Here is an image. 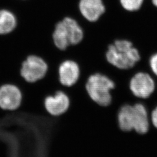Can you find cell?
<instances>
[{
	"label": "cell",
	"mask_w": 157,
	"mask_h": 157,
	"mask_svg": "<svg viewBox=\"0 0 157 157\" xmlns=\"http://www.w3.org/2000/svg\"><path fill=\"white\" fill-rule=\"evenodd\" d=\"M105 58L112 67L123 71L134 69L141 59L139 49L127 39H118L110 43L107 47Z\"/></svg>",
	"instance_id": "6da1fadb"
},
{
	"label": "cell",
	"mask_w": 157,
	"mask_h": 157,
	"mask_svg": "<svg viewBox=\"0 0 157 157\" xmlns=\"http://www.w3.org/2000/svg\"><path fill=\"white\" fill-rule=\"evenodd\" d=\"M84 31L78 21L72 17H64L56 23L52 33L55 46L61 51L79 44L84 39Z\"/></svg>",
	"instance_id": "7a4b0ae2"
},
{
	"label": "cell",
	"mask_w": 157,
	"mask_h": 157,
	"mask_svg": "<svg viewBox=\"0 0 157 157\" xmlns=\"http://www.w3.org/2000/svg\"><path fill=\"white\" fill-rule=\"evenodd\" d=\"M116 86L114 80L101 72L91 73L86 79L84 87L89 98L100 107H108L112 101V91Z\"/></svg>",
	"instance_id": "3957f363"
},
{
	"label": "cell",
	"mask_w": 157,
	"mask_h": 157,
	"mask_svg": "<svg viewBox=\"0 0 157 157\" xmlns=\"http://www.w3.org/2000/svg\"><path fill=\"white\" fill-rule=\"evenodd\" d=\"M156 78L147 71H136L129 79V90L139 101H145L150 98L156 90Z\"/></svg>",
	"instance_id": "277c9868"
},
{
	"label": "cell",
	"mask_w": 157,
	"mask_h": 157,
	"mask_svg": "<svg viewBox=\"0 0 157 157\" xmlns=\"http://www.w3.org/2000/svg\"><path fill=\"white\" fill-rule=\"evenodd\" d=\"M48 71V66L44 59L32 56L23 62L20 75L26 82L34 83L44 78Z\"/></svg>",
	"instance_id": "5b68a950"
},
{
	"label": "cell",
	"mask_w": 157,
	"mask_h": 157,
	"mask_svg": "<svg viewBox=\"0 0 157 157\" xmlns=\"http://www.w3.org/2000/svg\"><path fill=\"white\" fill-rule=\"evenodd\" d=\"M71 105V97L63 88L56 90L53 94L46 96L44 100L46 112L53 117H59L65 114Z\"/></svg>",
	"instance_id": "8992f818"
},
{
	"label": "cell",
	"mask_w": 157,
	"mask_h": 157,
	"mask_svg": "<svg viewBox=\"0 0 157 157\" xmlns=\"http://www.w3.org/2000/svg\"><path fill=\"white\" fill-rule=\"evenodd\" d=\"M58 78L64 88H70L78 83L82 75L80 65L76 61L69 58L61 62L57 69Z\"/></svg>",
	"instance_id": "52a82bcc"
},
{
	"label": "cell",
	"mask_w": 157,
	"mask_h": 157,
	"mask_svg": "<svg viewBox=\"0 0 157 157\" xmlns=\"http://www.w3.org/2000/svg\"><path fill=\"white\" fill-rule=\"evenodd\" d=\"M22 91L16 84L6 83L0 86V108L5 111H13L21 107Z\"/></svg>",
	"instance_id": "ba28073f"
},
{
	"label": "cell",
	"mask_w": 157,
	"mask_h": 157,
	"mask_svg": "<svg viewBox=\"0 0 157 157\" xmlns=\"http://www.w3.org/2000/svg\"><path fill=\"white\" fill-rule=\"evenodd\" d=\"M78 10L84 21L95 23L105 13L106 6L104 0H79Z\"/></svg>",
	"instance_id": "9c48e42d"
},
{
	"label": "cell",
	"mask_w": 157,
	"mask_h": 157,
	"mask_svg": "<svg viewBox=\"0 0 157 157\" xmlns=\"http://www.w3.org/2000/svg\"><path fill=\"white\" fill-rule=\"evenodd\" d=\"M150 111L143 101H138L133 104V132L144 135L151 128Z\"/></svg>",
	"instance_id": "30bf717a"
},
{
	"label": "cell",
	"mask_w": 157,
	"mask_h": 157,
	"mask_svg": "<svg viewBox=\"0 0 157 157\" xmlns=\"http://www.w3.org/2000/svg\"><path fill=\"white\" fill-rule=\"evenodd\" d=\"M118 128L124 132H133V104L125 103L118 109L117 113Z\"/></svg>",
	"instance_id": "8fae6325"
},
{
	"label": "cell",
	"mask_w": 157,
	"mask_h": 157,
	"mask_svg": "<svg viewBox=\"0 0 157 157\" xmlns=\"http://www.w3.org/2000/svg\"><path fill=\"white\" fill-rule=\"evenodd\" d=\"M16 19L11 12L0 10V34H6L12 31L16 26Z\"/></svg>",
	"instance_id": "7c38bea8"
},
{
	"label": "cell",
	"mask_w": 157,
	"mask_h": 157,
	"mask_svg": "<svg viewBox=\"0 0 157 157\" xmlns=\"http://www.w3.org/2000/svg\"><path fill=\"white\" fill-rule=\"evenodd\" d=\"M122 9L128 12L139 11L143 6L145 0H118Z\"/></svg>",
	"instance_id": "4fadbf2b"
},
{
	"label": "cell",
	"mask_w": 157,
	"mask_h": 157,
	"mask_svg": "<svg viewBox=\"0 0 157 157\" xmlns=\"http://www.w3.org/2000/svg\"><path fill=\"white\" fill-rule=\"evenodd\" d=\"M149 72L157 78V51L152 53L148 59Z\"/></svg>",
	"instance_id": "5bb4252c"
},
{
	"label": "cell",
	"mask_w": 157,
	"mask_h": 157,
	"mask_svg": "<svg viewBox=\"0 0 157 157\" xmlns=\"http://www.w3.org/2000/svg\"><path fill=\"white\" fill-rule=\"evenodd\" d=\"M150 113L151 126L157 130V104L150 111Z\"/></svg>",
	"instance_id": "9a60e30c"
},
{
	"label": "cell",
	"mask_w": 157,
	"mask_h": 157,
	"mask_svg": "<svg viewBox=\"0 0 157 157\" xmlns=\"http://www.w3.org/2000/svg\"><path fill=\"white\" fill-rule=\"evenodd\" d=\"M150 1L151 3L152 6L157 9V0H150Z\"/></svg>",
	"instance_id": "2e32d148"
}]
</instances>
